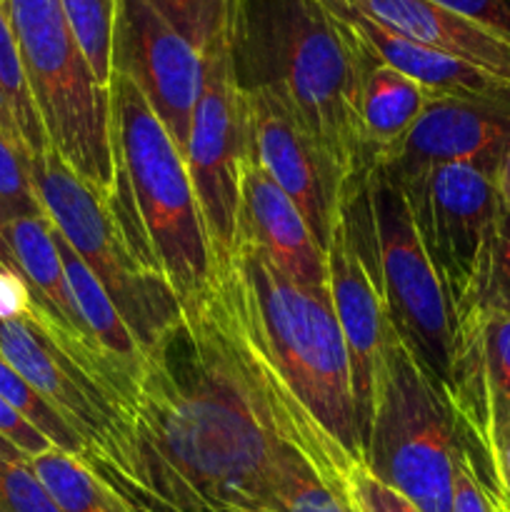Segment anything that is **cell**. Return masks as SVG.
<instances>
[{"label": "cell", "mask_w": 510, "mask_h": 512, "mask_svg": "<svg viewBox=\"0 0 510 512\" xmlns=\"http://www.w3.org/2000/svg\"><path fill=\"white\" fill-rule=\"evenodd\" d=\"M5 238H8L10 253H13L18 270L28 280L35 300L40 308L65 330L73 340L88 345L98 353L90 335L85 333L80 315L75 310L73 295H70L68 278H65L63 258H60L55 230L45 215L35 218H15L5 223ZM100 355V353H98ZM103 358V355H100ZM118 378V375H115ZM123 385V383H120Z\"/></svg>", "instance_id": "obj_21"}, {"label": "cell", "mask_w": 510, "mask_h": 512, "mask_svg": "<svg viewBox=\"0 0 510 512\" xmlns=\"http://www.w3.org/2000/svg\"><path fill=\"white\" fill-rule=\"evenodd\" d=\"M193 48H210L225 30L228 0H148Z\"/></svg>", "instance_id": "obj_28"}, {"label": "cell", "mask_w": 510, "mask_h": 512, "mask_svg": "<svg viewBox=\"0 0 510 512\" xmlns=\"http://www.w3.org/2000/svg\"><path fill=\"white\" fill-rule=\"evenodd\" d=\"M435 3L510 43V0H435Z\"/></svg>", "instance_id": "obj_33"}, {"label": "cell", "mask_w": 510, "mask_h": 512, "mask_svg": "<svg viewBox=\"0 0 510 512\" xmlns=\"http://www.w3.org/2000/svg\"><path fill=\"white\" fill-rule=\"evenodd\" d=\"M130 430L120 488L153 512H273L285 470L300 455L270 428L205 298L145 353Z\"/></svg>", "instance_id": "obj_1"}, {"label": "cell", "mask_w": 510, "mask_h": 512, "mask_svg": "<svg viewBox=\"0 0 510 512\" xmlns=\"http://www.w3.org/2000/svg\"><path fill=\"white\" fill-rule=\"evenodd\" d=\"M223 38L240 93L275 100L348 178L373 170L355 113L360 53L325 0H228Z\"/></svg>", "instance_id": "obj_3"}, {"label": "cell", "mask_w": 510, "mask_h": 512, "mask_svg": "<svg viewBox=\"0 0 510 512\" xmlns=\"http://www.w3.org/2000/svg\"><path fill=\"white\" fill-rule=\"evenodd\" d=\"M270 428L340 488L363 463L348 350L328 293L285 278L238 245L205 298Z\"/></svg>", "instance_id": "obj_2"}, {"label": "cell", "mask_w": 510, "mask_h": 512, "mask_svg": "<svg viewBox=\"0 0 510 512\" xmlns=\"http://www.w3.org/2000/svg\"><path fill=\"white\" fill-rule=\"evenodd\" d=\"M368 178L370 170L350 180L328 248H325L330 303H333L335 318L343 333L350 375H353L360 445H365V438H368L375 378H378L390 325L385 315L383 290H380L378 258H375Z\"/></svg>", "instance_id": "obj_10"}, {"label": "cell", "mask_w": 510, "mask_h": 512, "mask_svg": "<svg viewBox=\"0 0 510 512\" xmlns=\"http://www.w3.org/2000/svg\"><path fill=\"white\" fill-rule=\"evenodd\" d=\"M470 310H483V313L510 318V208H505V205H500L493 240H490L488 255H485L473 295L455 313V318L470 313Z\"/></svg>", "instance_id": "obj_26"}, {"label": "cell", "mask_w": 510, "mask_h": 512, "mask_svg": "<svg viewBox=\"0 0 510 512\" xmlns=\"http://www.w3.org/2000/svg\"><path fill=\"white\" fill-rule=\"evenodd\" d=\"M55 243H58L60 258H63L65 278H68V288L70 295H73L75 310L80 315V323H83L85 333L90 335L105 363L110 365V370L118 375L125 393H128L130 405H133L145 370L143 345L138 343L130 325L125 323L120 310L108 298L98 278L90 273L88 265L80 260V255L58 233H55Z\"/></svg>", "instance_id": "obj_20"}, {"label": "cell", "mask_w": 510, "mask_h": 512, "mask_svg": "<svg viewBox=\"0 0 510 512\" xmlns=\"http://www.w3.org/2000/svg\"><path fill=\"white\" fill-rule=\"evenodd\" d=\"M0 213H3L5 223L15 218L45 215L33 180H30L28 163L3 138V133H0Z\"/></svg>", "instance_id": "obj_30"}, {"label": "cell", "mask_w": 510, "mask_h": 512, "mask_svg": "<svg viewBox=\"0 0 510 512\" xmlns=\"http://www.w3.org/2000/svg\"><path fill=\"white\" fill-rule=\"evenodd\" d=\"M453 512H505L498 495L483 483L478 470L473 468V460L465 448L460 453L458 470H455Z\"/></svg>", "instance_id": "obj_32"}, {"label": "cell", "mask_w": 510, "mask_h": 512, "mask_svg": "<svg viewBox=\"0 0 510 512\" xmlns=\"http://www.w3.org/2000/svg\"><path fill=\"white\" fill-rule=\"evenodd\" d=\"M368 193L388 323L440 390H445L453 353V310L448 295L393 175L385 168L370 170Z\"/></svg>", "instance_id": "obj_8"}, {"label": "cell", "mask_w": 510, "mask_h": 512, "mask_svg": "<svg viewBox=\"0 0 510 512\" xmlns=\"http://www.w3.org/2000/svg\"><path fill=\"white\" fill-rule=\"evenodd\" d=\"M3 3H8V0H3Z\"/></svg>", "instance_id": "obj_39"}, {"label": "cell", "mask_w": 510, "mask_h": 512, "mask_svg": "<svg viewBox=\"0 0 510 512\" xmlns=\"http://www.w3.org/2000/svg\"><path fill=\"white\" fill-rule=\"evenodd\" d=\"M203 58V90L190 120L185 163L220 278L233 258L240 173L248 155V120L245 98L230 73L223 35L205 50Z\"/></svg>", "instance_id": "obj_11"}, {"label": "cell", "mask_w": 510, "mask_h": 512, "mask_svg": "<svg viewBox=\"0 0 510 512\" xmlns=\"http://www.w3.org/2000/svg\"><path fill=\"white\" fill-rule=\"evenodd\" d=\"M463 440L443 390L388 325L363 463L423 512H453Z\"/></svg>", "instance_id": "obj_6"}, {"label": "cell", "mask_w": 510, "mask_h": 512, "mask_svg": "<svg viewBox=\"0 0 510 512\" xmlns=\"http://www.w3.org/2000/svg\"><path fill=\"white\" fill-rule=\"evenodd\" d=\"M243 98L248 153L293 200L325 253L353 178H348L333 155L275 100L255 93H243Z\"/></svg>", "instance_id": "obj_13"}, {"label": "cell", "mask_w": 510, "mask_h": 512, "mask_svg": "<svg viewBox=\"0 0 510 512\" xmlns=\"http://www.w3.org/2000/svg\"><path fill=\"white\" fill-rule=\"evenodd\" d=\"M385 170L403 190L455 318L473 295L498 223L503 203L495 178L465 163Z\"/></svg>", "instance_id": "obj_9"}, {"label": "cell", "mask_w": 510, "mask_h": 512, "mask_svg": "<svg viewBox=\"0 0 510 512\" xmlns=\"http://www.w3.org/2000/svg\"><path fill=\"white\" fill-rule=\"evenodd\" d=\"M258 250L278 273L315 293H328V263L318 240L310 233L293 200L270 180V175L245 155L240 173V205L235 245Z\"/></svg>", "instance_id": "obj_16"}, {"label": "cell", "mask_w": 510, "mask_h": 512, "mask_svg": "<svg viewBox=\"0 0 510 512\" xmlns=\"http://www.w3.org/2000/svg\"><path fill=\"white\" fill-rule=\"evenodd\" d=\"M495 188H498L500 203H503L505 208H510V148L508 153L503 155V160H500L498 173H495Z\"/></svg>", "instance_id": "obj_36"}, {"label": "cell", "mask_w": 510, "mask_h": 512, "mask_svg": "<svg viewBox=\"0 0 510 512\" xmlns=\"http://www.w3.org/2000/svg\"><path fill=\"white\" fill-rule=\"evenodd\" d=\"M0 133L18 150L25 163L38 160L50 150V140L35 108L18 40L3 0H0Z\"/></svg>", "instance_id": "obj_23"}, {"label": "cell", "mask_w": 510, "mask_h": 512, "mask_svg": "<svg viewBox=\"0 0 510 512\" xmlns=\"http://www.w3.org/2000/svg\"><path fill=\"white\" fill-rule=\"evenodd\" d=\"M0 268L18 270V263H15L13 253H10L8 238H5V218H3V213H0Z\"/></svg>", "instance_id": "obj_37"}, {"label": "cell", "mask_w": 510, "mask_h": 512, "mask_svg": "<svg viewBox=\"0 0 510 512\" xmlns=\"http://www.w3.org/2000/svg\"><path fill=\"white\" fill-rule=\"evenodd\" d=\"M0 438L13 443L28 460L38 458V455L55 448L38 428H33V425H30L13 405L5 403L3 398H0Z\"/></svg>", "instance_id": "obj_34"}, {"label": "cell", "mask_w": 510, "mask_h": 512, "mask_svg": "<svg viewBox=\"0 0 510 512\" xmlns=\"http://www.w3.org/2000/svg\"><path fill=\"white\" fill-rule=\"evenodd\" d=\"M383 28L510 83V43L435 0H340Z\"/></svg>", "instance_id": "obj_18"}, {"label": "cell", "mask_w": 510, "mask_h": 512, "mask_svg": "<svg viewBox=\"0 0 510 512\" xmlns=\"http://www.w3.org/2000/svg\"><path fill=\"white\" fill-rule=\"evenodd\" d=\"M28 173L55 233L98 278L145 353L158 348L185 318L168 278L130 240L113 205L80 180L53 148L30 160Z\"/></svg>", "instance_id": "obj_7"}, {"label": "cell", "mask_w": 510, "mask_h": 512, "mask_svg": "<svg viewBox=\"0 0 510 512\" xmlns=\"http://www.w3.org/2000/svg\"><path fill=\"white\" fill-rule=\"evenodd\" d=\"M508 148L510 90L483 98L430 95L413 128L378 165L390 170H420L465 163L495 178Z\"/></svg>", "instance_id": "obj_15"}, {"label": "cell", "mask_w": 510, "mask_h": 512, "mask_svg": "<svg viewBox=\"0 0 510 512\" xmlns=\"http://www.w3.org/2000/svg\"><path fill=\"white\" fill-rule=\"evenodd\" d=\"M273 512H353L340 490L325 483L313 465L295 455L280 483Z\"/></svg>", "instance_id": "obj_27"}, {"label": "cell", "mask_w": 510, "mask_h": 512, "mask_svg": "<svg viewBox=\"0 0 510 512\" xmlns=\"http://www.w3.org/2000/svg\"><path fill=\"white\" fill-rule=\"evenodd\" d=\"M480 478L498 495L505 512H510V425L495 438Z\"/></svg>", "instance_id": "obj_35"}, {"label": "cell", "mask_w": 510, "mask_h": 512, "mask_svg": "<svg viewBox=\"0 0 510 512\" xmlns=\"http://www.w3.org/2000/svg\"><path fill=\"white\" fill-rule=\"evenodd\" d=\"M350 510H353V508H350ZM353 512H355V510H353Z\"/></svg>", "instance_id": "obj_40"}, {"label": "cell", "mask_w": 510, "mask_h": 512, "mask_svg": "<svg viewBox=\"0 0 510 512\" xmlns=\"http://www.w3.org/2000/svg\"><path fill=\"white\" fill-rule=\"evenodd\" d=\"M110 118L118 163V218L153 258L183 308L208 298L218 280L213 250L183 150L123 75H110Z\"/></svg>", "instance_id": "obj_4"}, {"label": "cell", "mask_w": 510, "mask_h": 512, "mask_svg": "<svg viewBox=\"0 0 510 512\" xmlns=\"http://www.w3.org/2000/svg\"><path fill=\"white\" fill-rule=\"evenodd\" d=\"M340 493L355 512H423L403 493L375 478L365 463H358L340 483Z\"/></svg>", "instance_id": "obj_31"}, {"label": "cell", "mask_w": 510, "mask_h": 512, "mask_svg": "<svg viewBox=\"0 0 510 512\" xmlns=\"http://www.w3.org/2000/svg\"><path fill=\"white\" fill-rule=\"evenodd\" d=\"M0 398L8 405H13L33 428H38L40 433L55 445V448L65 450V453L85 455V458H88L80 435L60 418L58 410H55L53 405L28 383V380L3 358V355H0Z\"/></svg>", "instance_id": "obj_24"}, {"label": "cell", "mask_w": 510, "mask_h": 512, "mask_svg": "<svg viewBox=\"0 0 510 512\" xmlns=\"http://www.w3.org/2000/svg\"><path fill=\"white\" fill-rule=\"evenodd\" d=\"M443 395L463 448L483 475L495 438L510 425V318L470 310L453 320V353Z\"/></svg>", "instance_id": "obj_14"}, {"label": "cell", "mask_w": 510, "mask_h": 512, "mask_svg": "<svg viewBox=\"0 0 510 512\" xmlns=\"http://www.w3.org/2000/svg\"><path fill=\"white\" fill-rule=\"evenodd\" d=\"M60 5L95 78L105 90H110V50L118 0H60Z\"/></svg>", "instance_id": "obj_25"}, {"label": "cell", "mask_w": 510, "mask_h": 512, "mask_svg": "<svg viewBox=\"0 0 510 512\" xmlns=\"http://www.w3.org/2000/svg\"><path fill=\"white\" fill-rule=\"evenodd\" d=\"M213 512H250V510H240V508H215Z\"/></svg>", "instance_id": "obj_38"}, {"label": "cell", "mask_w": 510, "mask_h": 512, "mask_svg": "<svg viewBox=\"0 0 510 512\" xmlns=\"http://www.w3.org/2000/svg\"><path fill=\"white\" fill-rule=\"evenodd\" d=\"M5 8L50 148L118 213L110 90L95 78L60 0H8Z\"/></svg>", "instance_id": "obj_5"}, {"label": "cell", "mask_w": 510, "mask_h": 512, "mask_svg": "<svg viewBox=\"0 0 510 512\" xmlns=\"http://www.w3.org/2000/svg\"><path fill=\"white\" fill-rule=\"evenodd\" d=\"M0 512H60L30 460L0 455Z\"/></svg>", "instance_id": "obj_29"}, {"label": "cell", "mask_w": 510, "mask_h": 512, "mask_svg": "<svg viewBox=\"0 0 510 512\" xmlns=\"http://www.w3.org/2000/svg\"><path fill=\"white\" fill-rule=\"evenodd\" d=\"M60 512H153L130 498L85 455L50 448L30 460Z\"/></svg>", "instance_id": "obj_22"}, {"label": "cell", "mask_w": 510, "mask_h": 512, "mask_svg": "<svg viewBox=\"0 0 510 512\" xmlns=\"http://www.w3.org/2000/svg\"><path fill=\"white\" fill-rule=\"evenodd\" d=\"M325 5L335 15L340 28L350 35V40L358 43L370 58L413 78L430 95L483 98V95H500L510 90L508 80L495 78V75L485 73L465 60L453 58V55L413 43L340 0H325Z\"/></svg>", "instance_id": "obj_17"}, {"label": "cell", "mask_w": 510, "mask_h": 512, "mask_svg": "<svg viewBox=\"0 0 510 512\" xmlns=\"http://www.w3.org/2000/svg\"><path fill=\"white\" fill-rule=\"evenodd\" d=\"M110 68L143 93L185 155L190 120L203 90V53L148 0H118Z\"/></svg>", "instance_id": "obj_12"}, {"label": "cell", "mask_w": 510, "mask_h": 512, "mask_svg": "<svg viewBox=\"0 0 510 512\" xmlns=\"http://www.w3.org/2000/svg\"><path fill=\"white\" fill-rule=\"evenodd\" d=\"M350 38V35H348ZM360 85H358V125L368 153L370 168L388 158L395 145L405 138L415 120L428 105L430 93L413 78L390 65L373 60L358 43Z\"/></svg>", "instance_id": "obj_19"}]
</instances>
